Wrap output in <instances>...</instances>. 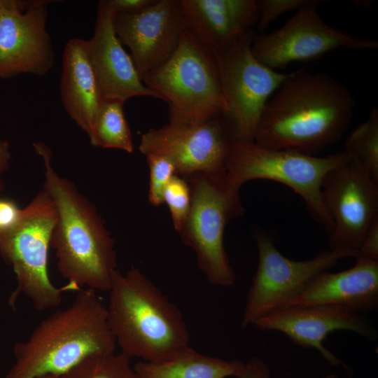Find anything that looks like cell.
Returning a JSON list of instances; mask_svg holds the SVG:
<instances>
[{"label": "cell", "instance_id": "cell-1", "mask_svg": "<svg viewBox=\"0 0 378 378\" xmlns=\"http://www.w3.org/2000/svg\"><path fill=\"white\" fill-rule=\"evenodd\" d=\"M354 106L350 92L331 76L293 71L267 102L254 142L316 155L340 139Z\"/></svg>", "mask_w": 378, "mask_h": 378}, {"label": "cell", "instance_id": "cell-2", "mask_svg": "<svg viewBox=\"0 0 378 378\" xmlns=\"http://www.w3.org/2000/svg\"><path fill=\"white\" fill-rule=\"evenodd\" d=\"M33 146L43 161V188L57 210L50 246L55 250L57 269L67 281L65 291L85 286L108 292L118 270L114 240L96 206L55 171L48 146L41 142Z\"/></svg>", "mask_w": 378, "mask_h": 378}, {"label": "cell", "instance_id": "cell-3", "mask_svg": "<svg viewBox=\"0 0 378 378\" xmlns=\"http://www.w3.org/2000/svg\"><path fill=\"white\" fill-rule=\"evenodd\" d=\"M116 346L96 291L80 290L69 306L46 317L15 346V362L5 378L61 377L89 356L115 352Z\"/></svg>", "mask_w": 378, "mask_h": 378}, {"label": "cell", "instance_id": "cell-4", "mask_svg": "<svg viewBox=\"0 0 378 378\" xmlns=\"http://www.w3.org/2000/svg\"><path fill=\"white\" fill-rule=\"evenodd\" d=\"M108 292V323L123 354L158 363L190 345L179 309L138 268L118 270Z\"/></svg>", "mask_w": 378, "mask_h": 378}, {"label": "cell", "instance_id": "cell-5", "mask_svg": "<svg viewBox=\"0 0 378 378\" xmlns=\"http://www.w3.org/2000/svg\"><path fill=\"white\" fill-rule=\"evenodd\" d=\"M142 81L168 104L169 123L202 122L224 113L216 58L185 28L170 58Z\"/></svg>", "mask_w": 378, "mask_h": 378}, {"label": "cell", "instance_id": "cell-6", "mask_svg": "<svg viewBox=\"0 0 378 378\" xmlns=\"http://www.w3.org/2000/svg\"><path fill=\"white\" fill-rule=\"evenodd\" d=\"M348 158L344 150L323 157L288 149L232 141L226 163V181L239 190L246 182L267 179L287 186L304 200L312 219L330 234L332 220L323 204L321 186L327 173Z\"/></svg>", "mask_w": 378, "mask_h": 378}, {"label": "cell", "instance_id": "cell-7", "mask_svg": "<svg viewBox=\"0 0 378 378\" xmlns=\"http://www.w3.org/2000/svg\"><path fill=\"white\" fill-rule=\"evenodd\" d=\"M57 221L55 203L43 188L23 209L10 227L0 232V254L17 279L10 296L14 304L25 295L34 309L44 311L59 306L64 287L57 288L48 274V251Z\"/></svg>", "mask_w": 378, "mask_h": 378}, {"label": "cell", "instance_id": "cell-8", "mask_svg": "<svg viewBox=\"0 0 378 378\" xmlns=\"http://www.w3.org/2000/svg\"><path fill=\"white\" fill-rule=\"evenodd\" d=\"M191 190V206L182 230V241L195 253L199 269L209 282L232 286L236 276L224 247L227 223L243 215L239 190L226 177L197 173L183 177Z\"/></svg>", "mask_w": 378, "mask_h": 378}, {"label": "cell", "instance_id": "cell-9", "mask_svg": "<svg viewBox=\"0 0 378 378\" xmlns=\"http://www.w3.org/2000/svg\"><path fill=\"white\" fill-rule=\"evenodd\" d=\"M255 33L248 31L215 55L225 103L223 117L232 141H254L267 102L292 74L272 69L253 56L251 48Z\"/></svg>", "mask_w": 378, "mask_h": 378}, {"label": "cell", "instance_id": "cell-10", "mask_svg": "<svg viewBox=\"0 0 378 378\" xmlns=\"http://www.w3.org/2000/svg\"><path fill=\"white\" fill-rule=\"evenodd\" d=\"M255 240L258 263L246 298L242 328L287 307L314 276L327 271L340 259L351 257L348 253L328 249L310 259L294 260L281 254L273 239L264 232L258 230Z\"/></svg>", "mask_w": 378, "mask_h": 378}, {"label": "cell", "instance_id": "cell-11", "mask_svg": "<svg viewBox=\"0 0 378 378\" xmlns=\"http://www.w3.org/2000/svg\"><path fill=\"white\" fill-rule=\"evenodd\" d=\"M320 2L307 0L281 28L269 34L256 32L251 48L253 56L275 70L341 48L360 50L378 47L374 39L361 38L328 24L317 11Z\"/></svg>", "mask_w": 378, "mask_h": 378}, {"label": "cell", "instance_id": "cell-12", "mask_svg": "<svg viewBox=\"0 0 378 378\" xmlns=\"http://www.w3.org/2000/svg\"><path fill=\"white\" fill-rule=\"evenodd\" d=\"M232 139L223 115L193 124L168 122L150 128L139 146L146 155L167 158L176 174L186 177L197 173L226 177V163Z\"/></svg>", "mask_w": 378, "mask_h": 378}, {"label": "cell", "instance_id": "cell-13", "mask_svg": "<svg viewBox=\"0 0 378 378\" xmlns=\"http://www.w3.org/2000/svg\"><path fill=\"white\" fill-rule=\"evenodd\" d=\"M321 193L333 223L329 249L354 258L370 227L378 220V183L348 157L325 176Z\"/></svg>", "mask_w": 378, "mask_h": 378}, {"label": "cell", "instance_id": "cell-14", "mask_svg": "<svg viewBox=\"0 0 378 378\" xmlns=\"http://www.w3.org/2000/svg\"><path fill=\"white\" fill-rule=\"evenodd\" d=\"M49 1L0 0V78L47 74L55 52L46 28Z\"/></svg>", "mask_w": 378, "mask_h": 378}, {"label": "cell", "instance_id": "cell-15", "mask_svg": "<svg viewBox=\"0 0 378 378\" xmlns=\"http://www.w3.org/2000/svg\"><path fill=\"white\" fill-rule=\"evenodd\" d=\"M113 27L141 80L170 58L185 28L179 0H154L137 12L116 13Z\"/></svg>", "mask_w": 378, "mask_h": 378}, {"label": "cell", "instance_id": "cell-16", "mask_svg": "<svg viewBox=\"0 0 378 378\" xmlns=\"http://www.w3.org/2000/svg\"><path fill=\"white\" fill-rule=\"evenodd\" d=\"M254 326L260 330L281 332L302 347L316 349L334 366L345 365L323 344L330 332L349 330L371 342L378 336L365 314L330 305L286 307L260 318Z\"/></svg>", "mask_w": 378, "mask_h": 378}, {"label": "cell", "instance_id": "cell-17", "mask_svg": "<svg viewBox=\"0 0 378 378\" xmlns=\"http://www.w3.org/2000/svg\"><path fill=\"white\" fill-rule=\"evenodd\" d=\"M115 13L106 0L99 1L94 33L87 40L89 59L102 101L125 103L134 97H153L140 78L134 64L118 39L113 27Z\"/></svg>", "mask_w": 378, "mask_h": 378}, {"label": "cell", "instance_id": "cell-18", "mask_svg": "<svg viewBox=\"0 0 378 378\" xmlns=\"http://www.w3.org/2000/svg\"><path fill=\"white\" fill-rule=\"evenodd\" d=\"M351 268L314 276L289 306L330 305L365 314L378 307V261L356 256Z\"/></svg>", "mask_w": 378, "mask_h": 378}, {"label": "cell", "instance_id": "cell-19", "mask_svg": "<svg viewBox=\"0 0 378 378\" xmlns=\"http://www.w3.org/2000/svg\"><path fill=\"white\" fill-rule=\"evenodd\" d=\"M184 27L214 56L258 20L255 0H179Z\"/></svg>", "mask_w": 378, "mask_h": 378}, {"label": "cell", "instance_id": "cell-20", "mask_svg": "<svg viewBox=\"0 0 378 378\" xmlns=\"http://www.w3.org/2000/svg\"><path fill=\"white\" fill-rule=\"evenodd\" d=\"M60 94L67 114L90 139L102 99L89 59L87 40L72 38L64 46Z\"/></svg>", "mask_w": 378, "mask_h": 378}, {"label": "cell", "instance_id": "cell-21", "mask_svg": "<svg viewBox=\"0 0 378 378\" xmlns=\"http://www.w3.org/2000/svg\"><path fill=\"white\" fill-rule=\"evenodd\" d=\"M244 363L204 355L188 346L171 358L158 363L137 362L139 378H225L237 377Z\"/></svg>", "mask_w": 378, "mask_h": 378}, {"label": "cell", "instance_id": "cell-22", "mask_svg": "<svg viewBox=\"0 0 378 378\" xmlns=\"http://www.w3.org/2000/svg\"><path fill=\"white\" fill-rule=\"evenodd\" d=\"M124 104L118 100L102 101L89 139L92 146L129 153L134 151L132 136L124 114Z\"/></svg>", "mask_w": 378, "mask_h": 378}, {"label": "cell", "instance_id": "cell-23", "mask_svg": "<svg viewBox=\"0 0 378 378\" xmlns=\"http://www.w3.org/2000/svg\"><path fill=\"white\" fill-rule=\"evenodd\" d=\"M344 151L378 183V108L373 107L367 120L348 136Z\"/></svg>", "mask_w": 378, "mask_h": 378}, {"label": "cell", "instance_id": "cell-24", "mask_svg": "<svg viewBox=\"0 0 378 378\" xmlns=\"http://www.w3.org/2000/svg\"><path fill=\"white\" fill-rule=\"evenodd\" d=\"M130 358L120 352L89 356L62 378H139Z\"/></svg>", "mask_w": 378, "mask_h": 378}, {"label": "cell", "instance_id": "cell-25", "mask_svg": "<svg viewBox=\"0 0 378 378\" xmlns=\"http://www.w3.org/2000/svg\"><path fill=\"white\" fill-rule=\"evenodd\" d=\"M163 203L169 207L174 229L178 233L183 227L191 206V190L186 179L175 174L163 194Z\"/></svg>", "mask_w": 378, "mask_h": 378}, {"label": "cell", "instance_id": "cell-26", "mask_svg": "<svg viewBox=\"0 0 378 378\" xmlns=\"http://www.w3.org/2000/svg\"><path fill=\"white\" fill-rule=\"evenodd\" d=\"M149 168L148 200L154 206L163 204L164 190L176 174L174 164L166 158L158 155H146Z\"/></svg>", "mask_w": 378, "mask_h": 378}, {"label": "cell", "instance_id": "cell-27", "mask_svg": "<svg viewBox=\"0 0 378 378\" xmlns=\"http://www.w3.org/2000/svg\"><path fill=\"white\" fill-rule=\"evenodd\" d=\"M307 0H259L258 20L255 31L265 33L269 24L286 12L298 10Z\"/></svg>", "mask_w": 378, "mask_h": 378}, {"label": "cell", "instance_id": "cell-28", "mask_svg": "<svg viewBox=\"0 0 378 378\" xmlns=\"http://www.w3.org/2000/svg\"><path fill=\"white\" fill-rule=\"evenodd\" d=\"M356 256L378 261V220L370 227Z\"/></svg>", "mask_w": 378, "mask_h": 378}, {"label": "cell", "instance_id": "cell-29", "mask_svg": "<svg viewBox=\"0 0 378 378\" xmlns=\"http://www.w3.org/2000/svg\"><path fill=\"white\" fill-rule=\"evenodd\" d=\"M21 212V209L13 200L0 199V232L15 224Z\"/></svg>", "mask_w": 378, "mask_h": 378}, {"label": "cell", "instance_id": "cell-30", "mask_svg": "<svg viewBox=\"0 0 378 378\" xmlns=\"http://www.w3.org/2000/svg\"><path fill=\"white\" fill-rule=\"evenodd\" d=\"M237 378H271V373L265 362L259 358L253 357L244 363Z\"/></svg>", "mask_w": 378, "mask_h": 378}, {"label": "cell", "instance_id": "cell-31", "mask_svg": "<svg viewBox=\"0 0 378 378\" xmlns=\"http://www.w3.org/2000/svg\"><path fill=\"white\" fill-rule=\"evenodd\" d=\"M108 6L116 14L134 13L151 4L154 0H106Z\"/></svg>", "mask_w": 378, "mask_h": 378}, {"label": "cell", "instance_id": "cell-32", "mask_svg": "<svg viewBox=\"0 0 378 378\" xmlns=\"http://www.w3.org/2000/svg\"><path fill=\"white\" fill-rule=\"evenodd\" d=\"M11 160L10 145L6 140L0 139V175L8 169ZM4 189L2 179L0 178V192Z\"/></svg>", "mask_w": 378, "mask_h": 378}, {"label": "cell", "instance_id": "cell-33", "mask_svg": "<svg viewBox=\"0 0 378 378\" xmlns=\"http://www.w3.org/2000/svg\"><path fill=\"white\" fill-rule=\"evenodd\" d=\"M37 378H62V377L60 376H57L55 374H47L39 376Z\"/></svg>", "mask_w": 378, "mask_h": 378}, {"label": "cell", "instance_id": "cell-34", "mask_svg": "<svg viewBox=\"0 0 378 378\" xmlns=\"http://www.w3.org/2000/svg\"><path fill=\"white\" fill-rule=\"evenodd\" d=\"M323 378H340L335 373H330L325 375Z\"/></svg>", "mask_w": 378, "mask_h": 378}]
</instances>
